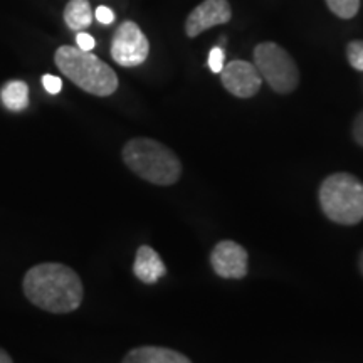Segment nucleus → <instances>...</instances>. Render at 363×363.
I'll return each instance as SVG.
<instances>
[{"mask_svg":"<svg viewBox=\"0 0 363 363\" xmlns=\"http://www.w3.org/2000/svg\"><path fill=\"white\" fill-rule=\"evenodd\" d=\"M325 2L340 19H353L360 9V0H325Z\"/></svg>","mask_w":363,"mask_h":363,"instance_id":"4468645a","label":"nucleus"},{"mask_svg":"<svg viewBox=\"0 0 363 363\" xmlns=\"http://www.w3.org/2000/svg\"><path fill=\"white\" fill-rule=\"evenodd\" d=\"M347 57L353 69L363 71V40H352L347 45Z\"/></svg>","mask_w":363,"mask_h":363,"instance_id":"2eb2a0df","label":"nucleus"},{"mask_svg":"<svg viewBox=\"0 0 363 363\" xmlns=\"http://www.w3.org/2000/svg\"><path fill=\"white\" fill-rule=\"evenodd\" d=\"M230 17H233V11L227 0H203L189 13L185 33L189 38H197L203 30L212 29L214 26L227 24Z\"/></svg>","mask_w":363,"mask_h":363,"instance_id":"1a4fd4ad","label":"nucleus"},{"mask_svg":"<svg viewBox=\"0 0 363 363\" xmlns=\"http://www.w3.org/2000/svg\"><path fill=\"white\" fill-rule=\"evenodd\" d=\"M43 84H44V89L48 91L49 94H57L59 91L62 89V81L59 79L57 76H52V74H44Z\"/></svg>","mask_w":363,"mask_h":363,"instance_id":"f3484780","label":"nucleus"},{"mask_svg":"<svg viewBox=\"0 0 363 363\" xmlns=\"http://www.w3.org/2000/svg\"><path fill=\"white\" fill-rule=\"evenodd\" d=\"M59 71L78 88L94 96H110L118 89V76L106 62L88 51L61 45L54 54Z\"/></svg>","mask_w":363,"mask_h":363,"instance_id":"7ed1b4c3","label":"nucleus"},{"mask_svg":"<svg viewBox=\"0 0 363 363\" xmlns=\"http://www.w3.org/2000/svg\"><path fill=\"white\" fill-rule=\"evenodd\" d=\"M220 81L230 94L238 98H252L261 89L262 78L257 67L247 61H230L220 71Z\"/></svg>","mask_w":363,"mask_h":363,"instance_id":"0eeeda50","label":"nucleus"},{"mask_svg":"<svg viewBox=\"0 0 363 363\" xmlns=\"http://www.w3.org/2000/svg\"><path fill=\"white\" fill-rule=\"evenodd\" d=\"M352 133H353V140H355L360 147H363V111L358 113L355 121H353Z\"/></svg>","mask_w":363,"mask_h":363,"instance_id":"aec40b11","label":"nucleus"},{"mask_svg":"<svg viewBox=\"0 0 363 363\" xmlns=\"http://www.w3.org/2000/svg\"><path fill=\"white\" fill-rule=\"evenodd\" d=\"M133 274L145 284H155L167 274V267L155 249L140 246L135 256Z\"/></svg>","mask_w":363,"mask_h":363,"instance_id":"9d476101","label":"nucleus"},{"mask_svg":"<svg viewBox=\"0 0 363 363\" xmlns=\"http://www.w3.org/2000/svg\"><path fill=\"white\" fill-rule=\"evenodd\" d=\"M22 291L34 306L54 315L76 311L84 296L78 272L61 262H43L30 267L22 281Z\"/></svg>","mask_w":363,"mask_h":363,"instance_id":"f257e3e1","label":"nucleus"},{"mask_svg":"<svg viewBox=\"0 0 363 363\" xmlns=\"http://www.w3.org/2000/svg\"><path fill=\"white\" fill-rule=\"evenodd\" d=\"M358 266H360V271H362V274H363V251L360 252V259H358Z\"/></svg>","mask_w":363,"mask_h":363,"instance_id":"4be33fe9","label":"nucleus"},{"mask_svg":"<svg viewBox=\"0 0 363 363\" xmlns=\"http://www.w3.org/2000/svg\"><path fill=\"white\" fill-rule=\"evenodd\" d=\"M0 363H13L12 357L9 355V353L4 350V348H0Z\"/></svg>","mask_w":363,"mask_h":363,"instance_id":"412c9836","label":"nucleus"},{"mask_svg":"<svg viewBox=\"0 0 363 363\" xmlns=\"http://www.w3.org/2000/svg\"><path fill=\"white\" fill-rule=\"evenodd\" d=\"M254 66L261 78L279 94H289L299 84V69L286 49L276 43H261L254 49Z\"/></svg>","mask_w":363,"mask_h":363,"instance_id":"39448f33","label":"nucleus"},{"mask_svg":"<svg viewBox=\"0 0 363 363\" xmlns=\"http://www.w3.org/2000/svg\"><path fill=\"white\" fill-rule=\"evenodd\" d=\"M0 99L9 111H24L29 106V86L24 81H9L0 91Z\"/></svg>","mask_w":363,"mask_h":363,"instance_id":"ddd939ff","label":"nucleus"},{"mask_svg":"<svg viewBox=\"0 0 363 363\" xmlns=\"http://www.w3.org/2000/svg\"><path fill=\"white\" fill-rule=\"evenodd\" d=\"M150 43L138 24L125 21L115 30L111 40V57L123 67H136L147 61Z\"/></svg>","mask_w":363,"mask_h":363,"instance_id":"423d86ee","label":"nucleus"},{"mask_svg":"<svg viewBox=\"0 0 363 363\" xmlns=\"http://www.w3.org/2000/svg\"><path fill=\"white\" fill-rule=\"evenodd\" d=\"M121 157L133 174L153 185L169 187L177 184L182 175L179 157L157 140L131 138L125 143Z\"/></svg>","mask_w":363,"mask_h":363,"instance_id":"f03ea898","label":"nucleus"},{"mask_svg":"<svg viewBox=\"0 0 363 363\" xmlns=\"http://www.w3.org/2000/svg\"><path fill=\"white\" fill-rule=\"evenodd\" d=\"M65 22L71 30H84L93 24V11L88 0H69L65 9Z\"/></svg>","mask_w":363,"mask_h":363,"instance_id":"f8f14e48","label":"nucleus"},{"mask_svg":"<svg viewBox=\"0 0 363 363\" xmlns=\"http://www.w3.org/2000/svg\"><path fill=\"white\" fill-rule=\"evenodd\" d=\"M320 206L331 222L355 225L363 220V184L355 175L333 174L320 187Z\"/></svg>","mask_w":363,"mask_h":363,"instance_id":"20e7f679","label":"nucleus"},{"mask_svg":"<svg viewBox=\"0 0 363 363\" xmlns=\"http://www.w3.org/2000/svg\"><path fill=\"white\" fill-rule=\"evenodd\" d=\"M121 363H192L184 353L163 347H138L126 353Z\"/></svg>","mask_w":363,"mask_h":363,"instance_id":"9b49d317","label":"nucleus"},{"mask_svg":"<svg viewBox=\"0 0 363 363\" xmlns=\"http://www.w3.org/2000/svg\"><path fill=\"white\" fill-rule=\"evenodd\" d=\"M76 43H78V48L81 49V51H88V52L93 51L94 45H96V40L93 39V35L86 34V33H83V30L76 35Z\"/></svg>","mask_w":363,"mask_h":363,"instance_id":"a211bd4d","label":"nucleus"},{"mask_svg":"<svg viewBox=\"0 0 363 363\" xmlns=\"http://www.w3.org/2000/svg\"><path fill=\"white\" fill-rule=\"evenodd\" d=\"M94 17H96L98 22H101L104 26L111 24V22L115 21V13H113L111 9L106 6H99L96 9V12H94Z\"/></svg>","mask_w":363,"mask_h":363,"instance_id":"6ab92c4d","label":"nucleus"},{"mask_svg":"<svg viewBox=\"0 0 363 363\" xmlns=\"http://www.w3.org/2000/svg\"><path fill=\"white\" fill-rule=\"evenodd\" d=\"M212 269L224 279H242L247 274V251L234 240H220L211 254Z\"/></svg>","mask_w":363,"mask_h":363,"instance_id":"6e6552de","label":"nucleus"},{"mask_svg":"<svg viewBox=\"0 0 363 363\" xmlns=\"http://www.w3.org/2000/svg\"><path fill=\"white\" fill-rule=\"evenodd\" d=\"M224 62H225V54H224V49L219 48H214L208 54V67H211L212 72H216V74H220V71L224 69Z\"/></svg>","mask_w":363,"mask_h":363,"instance_id":"dca6fc26","label":"nucleus"}]
</instances>
